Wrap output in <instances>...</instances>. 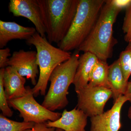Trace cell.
<instances>
[{
	"mask_svg": "<svg viewBox=\"0 0 131 131\" xmlns=\"http://www.w3.org/2000/svg\"><path fill=\"white\" fill-rule=\"evenodd\" d=\"M25 78L10 66L5 68L3 75L4 90L8 100L20 98L27 93Z\"/></svg>",
	"mask_w": 131,
	"mask_h": 131,
	"instance_id": "cell-13",
	"label": "cell"
},
{
	"mask_svg": "<svg viewBox=\"0 0 131 131\" xmlns=\"http://www.w3.org/2000/svg\"><path fill=\"white\" fill-rule=\"evenodd\" d=\"M119 59L125 80L128 82L131 75V51L125 50L122 51Z\"/></svg>",
	"mask_w": 131,
	"mask_h": 131,
	"instance_id": "cell-19",
	"label": "cell"
},
{
	"mask_svg": "<svg viewBox=\"0 0 131 131\" xmlns=\"http://www.w3.org/2000/svg\"><path fill=\"white\" fill-rule=\"evenodd\" d=\"M8 9L14 16L25 17L30 20L35 25L37 32L43 37H46L38 0H10Z\"/></svg>",
	"mask_w": 131,
	"mask_h": 131,
	"instance_id": "cell-8",
	"label": "cell"
},
{
	"mask_svg": "<svg viewBox=\"0 0 131 131\" xmlns=\"http://www.w3.org/2000/svg\"><path fill=\"white\" fill-rule=\"evenodd\" d=\"M122 9L113 0L106 1L94 26L78 50L90 52L106 62L111 58L114 47L118 43L113 36V26Z\"/></svg>",
	"mask_w": 131,
	"mask_h": 131,
	"instance_id": "cell-1",
	"label": "cell"
},
{
	"mask_svg": "<svg viewBox=\"0 0 131 131\" xmlns=\"http://www.w3.org/2000/svg\"><path fill=\"white\" fill-rule=\"evenodd\" d=\"M108 81L114 103L124 95L128 82L125 80L119 59L109 66Z\"/></svg>",
	"mask_w": 131,
	"mask_h": 131,
	"instance_id": "cell-15",
	"label": "cell"
},
{
	"mask_svg": "<svg viewBox=\"0 0 131 131\" xmlns=\"http://www.w3.org/2000/svg\"><path fill=\"white\" fill-rule=\"evenodd\" d=\"M127 101L126 97L122 95L115 102L110 109L90 118V131H119L121 127V109Z\"/></svg>",
	"mask_w": 131,
	"mask_h": 131,
	"instance_id": "cell-10",
	"label": "cell"
},
{
	"mask_svg": "<svg viewBox=\"0 0 131 131\" xmlns=\"http://www.w3.org/2000/svg\"><path fill=\"white\" fill-rule=\"evenodd\" d=\"M130 131H131V130H130Z\"/></svg>",
	"mask_w": 131,
	"mask_h": 131,
	"instance_id": "cell-28",
	"label": "cell"
},
{
	"mask_svg": "<svg viewBox=\"0 0 131 131\" xmlns=\"http://www.w3.org/2000/svg\"><path fill=\"white\" fill-rule=\"evenodd\" d=\"M80 56V51L75 50L69 60L59 65L52 73L49 90L42 104L46 108L54 112L69 104L68 90L74 81Z\"/></svg>",
	"mask_w": 131,
	"mask_h": 131,
	"instance_id": "cell-5",
	"label": "cell"
},
{
	"mask_svg": "<svg viewBox=\"0 0 131 131\" xmlns=\"http://www.w3.org/2000/svg\"><path fill=\"white\" fill-rule=\"evenodd\" d=\"M27 44L34 46L37 50V62L39 76L37 84L32 89L35 97L39 94L45 95L52 73L58 66L69 60L72 54L55 47L37 32L26 40Z\"/></svg>",
	"mask_w": 131,
	"mask_h": 131,
	"instance_id": "cell-4",
	"label": "cell"
},
{
	"mask_svg": "<svg viewBox=\"0 0 131 131\" xmlns=\"http://www.w3.org/2000/svg\"><path fill=\"white\" fill-rule=\"evenodd\" d=\"M98 59L95 55L89 52L80 55L73 83L75 92L88 84L91 70Z\"/></svg>",
	"mask_w": 131,
	"mask_h": 131,
	"instance_id": "cell-14",
	"label": "cell"
},
{
	"mask_svg": "<svg viewBox=\"0 0 131 131\" xmlns=\"http://www.w3.org/2000/svg\"><path fill=\"white\" fill-rule=\"evenodd\" d=\"M109 67L107 62L98 59L91 70L89 85L110 89L108 81Z\"/></svg>",
	"mask_w": 131,
	"mask_h": 131,
	"instance_id": "cell-16",
	"label": "cell"
},
{
	"mask_svg": "<svg viewBox=\"0 0 131 131\" xmlns=\"http://www.w3.org/2000/svg\"><path fill=\"white\" fill-rule=\"evenodd\" d=\"M37 32L33 27H24L15 21L0 20V48L3 49L14 39L28 40Z\"/></svg>",
	"mask_w": 131,
	"mask_h": 131,
	"instance_id": "cell-12",
	"label": "cell"
},
{
	"mask_svg": "<svg viewBox=\"0 0 131 131\" xmlns=\"http://www.w3.org/2000/svg\"><path fill=\"white\" fill-rule=\"evenodd\" d=\"M127 116H128V118L131 120V106L129 107V110H128Z\"/></svg>",
	"mask_w": 131,
	"mask_h": 131,
	"instance_id": "cell-25",
	"label": "cell"
},
{
	"mask_svg": "<svg viewBox=\"0 0 131 131\" xmlns=\"http://www.w3.org/2000/svg\"><path fill=\"white\" fill-rule=\"evenodd\" d=\"M26 87L27 92L25 96L8 100L9 106L18 111L24 122L45 123L61 118L62 113L50 111L39 104L34 98L32 89L29 86Z\"/></svg>",
	"mask_w": 131,
	"mask_h": 131,
	"instance_id": "cell-6",
	"label": "cell"
},
{
	"mask_svg": "<svg viewBox=\"0 0 131 131\" xmlns=\"http://www.w3.org/2000/svg\"><path fill=\"white\" fill-rule=\"evenodd\" d=\"M56 131H64L63 130H62V129H58V128H57L56 129Z\"/></svg>",
	"mask_w": 131,
	"mask_h": 131,
	"instance_id": "cell-27",
	"label": "cell"
},
{
	"mask_svg": "<svg viewBox=\"0 0 131 131\" xmlns=\"http://www.w3.org/2000/svg\"><path fill=\"white\" fill-rule=\"evenodd\" d=\"M56 128L49 127L45 123H35L31 129H27L25 131H56Z\"/></svg>",
	"mask_w": 131,
	"mask_h": 131,
	"instance_id": "cell-22",
	"label": "cell"
},
{
	"mask_svg": "<svg viewBox=\"0 0 131 131\" xmlns=\"http://www.w3.org/2000/svg\"><path fill=\"white\" fill-rule=\"evenodd\" d=\"M125 50L130 51H131V45H128L127 47L126 48Z\"/></svg>",
	"mask_w": 131,
	"mask_h": 131,
	"instance_id": "cell-26",
	"label": "cell"
},
{
	"mask_svg": "<svg viewBox=\"0 0 131 131\" xmlns=\"http://www.w3.org/2000/svg\"><path fill=\"white\" fill-rule=\"evenodd\" d=\"M8 65L14 68L21 76L30 79L33 85H36V78L39 73L37 51L24 50L14 51L9 58Z\"/></svg>",
	"mask_w": 131,
	"mask_h": 131,
	"instance_id": "cell-9",
	"label": "cell"
},
{
	"mask_svg": "<svg viewBox=\"0 0 131 131\" xmlns=\"http://www.w3.org/2000/svg\"><path fill=\"white\" fill-rule=\"evenodd\" d=\"M113 1L118 6L122 9L124 8H126L131 3V0H113Z\"/></svg>",
	"mask_w": 131,
	"mask_h": 131,
	"instance_id": "cell-23",
	"label": "cell"
},
{
	"mask_svg": "<svg viewBox=\"0 0 131 131\" xmlns=\"http://www.w3.org/2000/svg\"><path fill=\"white\" fill-rule=\"evenodd\" d=\"M34 122H19L8 118L2 114L0 115V131H25L31 129Z\"/></svg>",
	"mask_w": 131,
	"mask_h": 131,
	"instance_id": "cell-17",
	"label": "cell"
},
{
	"mask_svg": "<svg viewBox=\"0 0 131 131\" xmlns=\"http://www.w3.org/2000/svg\"><path fill=\"white\" fill-rule=\"evenodd\" d=\"M122 30L125 34L124 40L128 45H131V3L125 8Z\"/></svg>",
	"mask_w": 131,
	"mask_h": 131,
	"instance_id": "cell-20",
	"label": "cell"
},
{
	"mask_svg": "<svg viewBox=\"0 0 131 131\" xmlns=\"http://www.w3.org/2000/svg\"><path fill=\"white\" fill-rule=\"evenodd\" d=\"M76 93L78 98L76 107L90 118L104 112L106 103L113 95L110 89L89 84Z\"/></svg>",
	"mask_w": 131,
	"mask_h": 131,
	"instance_id": "cell-7",
	"label": "cell"
},
{
	"mask_svg": "<svg viewBox=\"0 0 131 131\" xmlns=\"http://www.w3.org/2000/svg\"><path fill=\"white\" fill-rule=\"evenodd\" d=\"M88 117L83 111L75 107L70 111L65 109L60 118L55 121H47L46 124L49 127L64 131H86Z\"/></svg>",
	"mask_w": 131,
	"mask_h": 131,
	"instance_id": "cell-11",
	"label": "cell"
},
{
	"mask_svg": "<svg viewBox=\"0 0 131 131\" xmlns=\"http://www.w3.org/2000/svg\"><path fill=\"white\" fill-rule=\"evenodd\" d=\"M10 49L9 48L0 50V68H5L8 66V63L9 60L8 57L10 56Z\"/></svg>",
	"mask_w": 131,
	"mask_h": 131,
	"instance_id": "cell-21",
	"label": "cell"
},
{
	"mask_svg": "<svg viewBox=\"0 0 131 131\" xmlns=\"http://www.w3.org/2000/svg\"><path fill=\"white\" fill-rule=\"evenodd\" d=\"M5 68L0 69V109L2 114L7 117H12L13 112L10 108L5 94L3 86V78Z\"/></svg>",
	"mask_w": 131,
	"mask_h": 131,
	"instance_id": "cell-18",
	"label": "cell"
},
{
	"mask_svg": "<svg viewBox=\"0 0 131 131\" xmlns=\"http://www.w3.org/2000/svg\"><path fill=\"white\" fill-rule=\"evenodd\" d=\"M106 1L80 0L70 28L58 44V48L68 52L77 50L93 28Z\"/></svg>",
	"mask_w": 131,
	"mask_h": 131,
	"instance_id": "cell-3",
	"label": "cell"
},
{
	"mask_svg": "<svg viewBox=\"0 0 131 131\" xmlns=\"http://www.w3.org/2000/svg\"><path fill=\"white\" fill-rule=\"evenodd\" d=\"M80 0H38L47 39L57 44L67 35Z\"/></svg>",
	"mask_w": 131,
	"mask_h": 131,
	"instance_id": "cell-2",
	"label": "cell"
},
{
	"mask_svg": "<svg viewBox=\"0 0 131 131\" xmlns=\"http://www.w3.org/2000/svg\"><path fill=\"white\" fill-rule=\"evenodd\" d=\"M124 95L131 103V81H128Z\"/></svg>",
	"mask_w": 131,
	"mask_h": 131,
	"instance_id": "cell-24",
	"label": "cell"
}]
</instances>
